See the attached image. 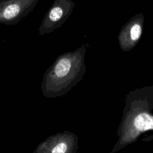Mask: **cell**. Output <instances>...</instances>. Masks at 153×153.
Listing matches in <instances>:
<instances>
[{
  "label": "cell",
  "instance_id": "1",
  "mask_svg": "<svg viewBox=\"0 0 153 153\" xmlns=\"http://www.w3.org/2000/svg\"><path fill=\"white\" fill-rule=\"evenodd\" d=\"M153 85L131 90L125 105L117 135L118 137L111 153L136 142L144 133L153 131Z\"/></svg>",
  "mask_w": 153,
  "mask_h": 153
},
{
  "label": "cell",
  "instance_id": "2",
  "mask_svg": "<svg viewBox=\"0 0 153 153\" xmlns=\"http://www.w3.org/2000/svg\"><path fill=\"white\" fill-rule=\"evenodd\" d=\"M88 44L59 56L51 68L50 83L56 96L64 94L76 86L86 72L85 57Z\"/></svg>",
  "mask_w": 153,
  "mask_h": 153
},
{
  "label": "cell",
  "instance_id": "3",
  "mask_svg": "<svg viewBox=\"0 0 153 153\" xmlns=\"http://www.w3.org/2000/svg\"><path fill=\"white\" fill-rule=\"evenodd\" d=\"M145 17L139 13L131 17L121 28L117 36L120 49L127 52L133 49L139 42L143 33Z\"/></svg>",
  "mask_w": 153,
  "mask_h": 153
},
{
  "label": "cell",
  "instance_id": "4",
  "mask_svg": "<svg viewBox=\"0 0 153 153\" xmlns=\"http://www.w3.org/2000/svg\"><path fill=\"white\" fill-rule=\"evenodd\" d=\"M39 0H0V22L14 24L35 8Z\"/></svg>",
  "mask_w": 153,
  "mask_h": 153
},
{
  "label": "cell",
  "instance_id": "5",
  "mask_svg": "<svg viewBox=\"0 0 153 153\" xmlns=\"http://www.w3.org/2000/svg\"><path fill=\"white\" fill-rule=\"evenodd\" d=\"M75 5L72 0H54L43 19L41 30L48 32L60 27L71 16Z\"/></svg>",
  "mask_w": 153,
  "mask_h": 153
}]
</instances>
